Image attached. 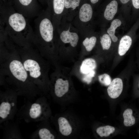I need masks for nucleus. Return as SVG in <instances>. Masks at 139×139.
<instances>
[{
  "label": "nucleus",
  "mask_w": 139,
  "mask_h": 139,
  "mask_svg": "<svg viewBox=\"0 0 139 139\" xmlns=\"http://www.w3.org/2000/svg\"><path fill=\"white\" fill-rule=\"evenodd\" d=\"M133 111L132 109L128 108L124 111L123 114L124 118V124L126 126H130L135 123V119L132 115Z\"/></svg>",
  "instance_id": "18"
},
{
  "label": "nucleus",
  "mask_w": 139,
  "mask_h": 139,
  "mask_svg": "<svg viewBox=\"0 0 139 139\" xmlns=\"http://www.w3.org/2000/svg\"><path fill=\"white\" fill-rule=\"evenodd\" d=\"M121 21L118 19H115L112 22L110 26L107 30V32L110 36L111 40L114 42H116L118 40L115 35V30L121 25Z\"/></svg>",
  "instance_id": "17"
},
{
  "label": "nucleus",
  "mask_w": 139,
  "mask_h": 139,
  "mask_svg": "<svg viewBox=\"0 0 139 139\" xmlns=\"http://www.w3.org/2000/svg\"><path fill=\"white\" fill-rule=\"evenodd\" d=\"M118 6L116 0H111L106 6L104 12L105 18L108 20L112 19L117 12Z\"/></svg>",
  "instance_id": "15"
},
{
  "label": "nucleus",
  "mask_w": 139,
  "mask_h": 139,
  "mask_svg": "<svg viewBox=\"0 0 139 139\" xmlns=\"http://www.w3.org/2000/svg\"><path fill=\"white\" fill-rule=\"evenodd\" d=\"M109 34H105L100 37V42L103 50L109 49L111 46V39Z\"/></svg>",
  "instance_id": "22"
},
{
  "label": "nucleus",
  "mask_w": 139,
  "mask_h": 139,
  "mask_svg": "<svg viewBox=\"0 0 139 139\" xmlns=\"http://www.w3.org/2000/svg\"><path fill=\"white\" fill-rule=\"evenodd\" d=\"M85 0H65V9L62 20L71 22Z\"/></svg>",
  "instance_id": "9"
},
{
  "label": "nucleus",
  "mask_w": 139,
  "mask_h": 139,
  "mask_svg": "<svg viewBox=\"0 0 139 139\" xmlns=\"http://www.w3.org/2000/svg\"><path fill=\"white\" fill-rule=\"evenodd\" d=\"M34 23L33 44L36 46L40 52L53 47L54 40L58 37V35L48 7L37 17Z\"/></svg>",
  "instance_id": "2"
},
{
  "label": "nucleus",
  "mask_w": 139,
  "mask_h": 139,
  "mask_svg": "<svg viewBox=\"0 0 139 139\" xmlns=\"http://www.w3.org/2000/svg\"><path fill=\"white\" fill-rule=\"evenodd\" d=\"M93 15L92 6L89 0H85L81 6L78 12L71 22L81 36L88 33V23Z\"/></svg>",
  "instance_id": "5"
},
{
  "label": "nucleus",
  "mask_w": 139,
  "mask_h": 139,
  "mask_svg": "<svg viewBox=\"0 0 139 139\" xmlns=\"http://www.w3.org/2000/svg\"><path fill=\"white\" fill-rule=\"evenodd\" d=\"M95 74V70H92L88 73L85 74L83 80L88 83H89L91 82L92 78L94 76Z\"/></svg>",
  "instance_id": "24"
},
{
  "label": "nucleus",
  "mask_w": 139,
  "mask_h": 139,
  "mask_svg": "<svg viewBox=\"0 0 139 139\" xmlns=\"http://www.w3.org/2000/svg\"><path fill=\"white\" fill-rule=\"evenodd\" d=\"M39 2L41 4H44L47 3V0H38Z\"/></svg>",
  "instance_id": "27"
},
{
  "label": "nucleus",
  "mask_w": 139,
  "mask_h": 139,
  "mask_svg": "<svg viewBox=\"0 0 139 139\" xmlns=\"http://www.w3.org/2000/svg\"><path fill=\"white\" fill-rule=\"evenodd\" d=\"M98 78L100 82L105 86H108L112 81L110 76L107 73H104L99 75Z\"/></svg>",
  "instance_id": "23"
},
{
  "label": "nucleus",
  "mask_w": 139,
  "mask_h": 139,
  "mask_svg": "<svg viewBox=\"0 0 139 139\" xmlns=\"http://www.w3.org/2000/svg\"><path fill=\"white\" fill-rule=\"evenodd\" d=\"M38 137L40 139H54L55 136L50 131L46 128L40 129L37 133Z\"/></svg>",
  "instance_id": "21"
},
{
  "label": "nucleus",
  "mask_w": 139,
  "mask_h": 139,
  "mask_svg": "<svg viewBox=\"0 0 139 139\" xmlns=\"http://www.w3.org/2000/svg\"><path fill=\"white\" fill-rule=\"evenodd\" d=\"M65 0H47L48 7L51 15L52 21L56 30L60 25L65 9Z\"/></svg>",
  "instance_id": "7"
},
{
  "label": "nucleus",
  "mask_w": 139,
  "mask_h": 139,
  "mask_svg": "<svg viewBox=\"0 0 139 139\" xmlns=\"http://www.w3.org/2000/svg\"><path fill=\"white\" fill-rule=\"evenodd\" d=\"M9 1H13V0H9Z\"/></svg>",
  "instance_id": "28"
},
{
  "label": "nucleus",
  "mask_w": 139,
  "mask_h": 139,
  "mask_svg": "<svg viewBox=\"0 0 139 139\" xmlns=\"http://www.w3.org/2000/svg\"><path fill=\"white\" fill-rule=\"evenodd\" d=\"M38 0H13V5L16 11L26 18L37 17L41 12Z\"/></svg>",
  "instance_id": "6"
},
{
  "label": "nucleus",
  "mask_w": 139,
  "mask_h": 139,
  "mask_svg": "<svg viewBox=\"0 0 139 139\" xmlns=\"http://www.w3.org/2000/svg\"><path fill=\"white\" fill-rule=\"evenodd\" d=\"M29 117L32 119H45L49 116L50 110L46 104L36 102L32 104L28 111Z\"/></svg>",
  "instance_id": "8"
},
{
  "label": "nucleus",
  "mask_w": 139,
  "mask_h": 139,
  "mask_svg": "<svg viewBox=\"0 0 139 139\" xmlns=\"http://www.w3.org/2000/svg\"><path fill=\"white\" fill-rule=\"evenodd\" d=\"M83 40L82 44L86 50L88 52L91 51L95 45L97 41L96 37L94 36L90 37H86Z\"/></svg>",
  "instance_id": "19"
},
{
  "label": "nucleus",
  "mask_w": 139,
  "mask_h": 139,
  "mask_svg": "<svg viewBox=\"0 0 139 139\" xmlns=\"http://www.w3.org/2000/svg\"><path fill=\"white\" fill-rule=\"evenodd\" d=\"M20 48L18 51L26 70L36 86L40 88L44 73L40 56L31 47Z\"/></svg>",
  "instance_id": "4"
},
{
  "label": "nucleus",
  "mask_w": 139,
  "mask_h": 139,
  "mask_svg": "<svg viewBox=\"0 0 139 139\" xmlns=\"http://www.w3.org/2000/svg\"><path fill=\"white\" fill-rule=\"evenodd\" d=\"M115 130L112 126L107 125L100 126L96 130L97 133L101 137H107L114 132Z\"/></svg>",
  "instance_id": "20"
},
{
  "label": "nucleus",
  "mask_w": 139,
  "mask_h": 139,
  "mask_svg": "<svg viewBox=\"0 0 139 139\" xmlns=\"http://www.w3.org/2000/svg\"><path fill=\"white\" fill-rule=\"evenodd\" d=\"M132 42V38L129 36H125L121 38L118 49L119 56L121 57L125 55L130 48Z\"/></svg>",
  "instance_id": "14"
},
{
  "label": "nucleus",
  "mask_w": 139,
  "mask_h": 139,
  "mask_svg": "<svg viewBox=\"0 0 139 139\" xmlns=\"http://www.w3.org/2000/svg\"><path fill=\"white\" fill-rule=\"evenodd\" d=\"M59 131L64 136H67L72 133L73 128L68 120L64 117H59L58 119Z\"/></svg>",
  "instance_id": "13"
},
{
  "label": "nucleus",
  "mask_w": 139,
  "mask_h": 139,
  "mask_svg": "<svg viewBox=\"0 0 139 139\" xmlns=\"http://www.w3.org/2000/svg\"><path fill=\"white\" fill-rule=\"evenodd\" d=\"M0 32L20 47H29L33 44L34 31L27 18L12 5L0 6Z\"/></svg>",
  "instance_id": "1"
},
{
  "label": "nucleus",
  "mask_w": 139,
  "mask_h": 139,
  "mask_svg": "<svg viewBox=\"0 0 139 139\" xmlns=\"http://www.w3.org/2000/svg\"><path fill=\"white\" fill-rule=\"evenodd\" d=\"M100 0H89V1L92 6L99 3Z\"/></svg>",
  "instance_id": "26"
},
{
  "label": "nucleus",
  "mask_w": 139,
  "mask_h": 139,
  "mask_svg": "<svg viewBox=\"0 0 139 139\" xmlns=\"http://www.w3.org/2000/svg\"><path fill=\"white\" fill-rule=\"evenodd\" d=\"M132 4L136 10H139V0H132Z\"/></svg>",
  "instance_id": "25"
},
{
  "label": "nucleus",
  "mask_w": 139,
  "mask_h": 139,
  "mask_svg": "<svg viewBox=\"0 0 139 139\" xmlns=\"http://www.w3.org/2000/svg\"><path fill=\"white\" fill-rule=\"evenodd\" d=\"M97 65V63L94 59L91 58H86L82 63L80 68V72L83 74H86L94 70Z\"/></svg>",
  "instance_id": "16"
},
{
  "label": "nucleus",
  "mask_w": 139,
  "mask_h": 139,
  "mask_svg": "<svg viewBox=\"0 0 139 139\" xmlns=\"http://www.w3.org/2000/svg\"><path fill=\"white\" fill-rule=\"evenodd\" d=\"M15 103L12 100L7 98L1 101L0 104L1 120L6 119L9 116L15 106Z\"/></svg>",
  "instance_id": "12"
},
{
  "label": "nucleus",
  "mask_w": 139,
  "mask_h": 139,
  "mask_svg": "<svg viewBox=\"0 0 139 139\" xmlns=\"http://www.w3.org/2000/svg\"><path fill=\"white\" fill-rule=\"evenodd\" d=\"M70 84L67 80L62 78L56 80L54 84V91L55 96L60 100L67 99L66 95L69 90Z\"/></svg>",
  "instance_id": "10"
},
{
  "label": "nucleus",
  "mask_w": 139,
  "mask_h": 139,
  "mask_svg": "<svg viewBox=\"0 0 139 139\" xmlns=\"http://www.w3.org/2000/svg\"><path fill=\"white\" fill-rule=\"evenodd\" d=\"M123 83L122 80L117 77L113 79L108 86L107 92L109 96L112 99L119 96L123 89Z\"/></svg>",
  "instance_id": "11"
},
{
  "label": "nucleus",
  "mask_w": 139,
  "mask_h": 139,
  "mask_svg": "<svg viewBox=\"0 0 139 139\" xmlns=\"http://www.w3.org/2000/svg\"><path fill=\"white\" fill-rule=\"evenodd\" d=\"M9 52L6 48L1 49L5 55V62L3 66L5 74H7L18 86L25 89L28 86H36L30 78L26 70L18 51L15 47H10Z\"/></svg>",
  "instance_id": "3"
}]
</instances>
